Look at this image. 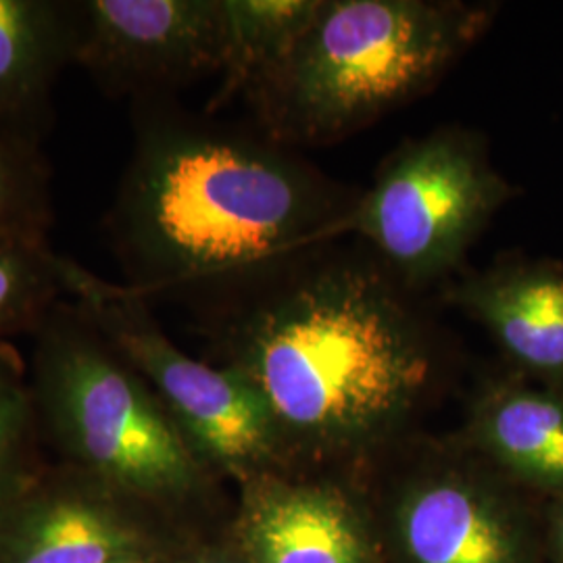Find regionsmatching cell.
Listing matches in <instances>:
<instances>
[{
	"label": "cell",
	"instance_id": "cell-1",
	"mask_svg": "<svg viewBox=\"0 0 563 563\" xmlns=\"http://www.w3.org/2000/svg\"><path fill=\"white\" fill-rule=\"evenodd\" d=\"M328 242L202 307L222 365L269 405L309 470H367L409 439L444 346L416 292L357 249Z\"/></svg>",
	"mask_w": 563,
	"mask_h": 563
},
{
	"label": "cell",
	"instance_id": "cell-2",
	"mask_svg": "<svg viewBox=\"0 0 563 563\" xmlns=\"http://www.w3.org/2000/svg\"><path fill=\"white\" fill-rule=\"evenodd\" d=\"M132 134L104 225L123 284L148 302L202 309L344 239L360 192L257 128L157 97L132 102Z\"/></svg>",
	"mask_w": 563,
	"mask_h": 563
},
{
	"label": "cell",
	"instance_id": "cell-3",
	"mask_svg": "<svg viewBox=\"0 0 563 563\" xmlns=\"http://www.w3.org/2000/svg\"><path fill=\"white\" fill-rule=\"evenodd\" d=\"M495 13L462 0H322L242 99L255 128L288 148L342 141L430 92Z\"/></svg>",
	"mask_w": 563,
	"mask_h": 563
},
{
	"label": "cell",
	"instance_id": "cell-4",
	"mask_svg": "<svg viewBox=\"0 0 563 563\" xmlns=\"http://www.w3.org/2000/svg\"><path fill=\"white\" fill-rule=\"evenodd\" d=\"M34 339L42 407L88 472L157 501L201 490L211 472L153 388L76 302H57Z\"/></svg>",
	"mask_w": 563,
	"mask_h": 563
},
{
	"label": "cell",
	"instance_id": "cell-5",
	"mask_svg": "<svg viewBox=\"0 0 563 563\" xmlns=\"http://www.w3.org/2000/svg\"><path fill=\"white\" fill-rule=\"evenodd\" d=\"M518 188L493 165L488 142L463 125L401 141L378 165L344 223L416 295L463 274L470 249Z\"/></svg>",
	"mask_w": 563,
	"mask_h": 563
},
{
	"label": "cell",
	"instance_id": "cell-6",
	"mask_svg": "<svg viewBox=\"0 0 563 563\" xmlns=\"http://www.w3.org/2000/svg\"><path fill=\"white\" fill-rule=\"evenodd\" d=\"M59 272L65 299L148 383L209 472L244 483L299 467L269 405L241 372L184 353L163 332L151 302L123 282L104 280L67 255H60Z\"/></svg>",
	"mask_w": 563,
	"mask_h": 563
},
{
	"label": "cell",
	"instance_id": "cell-7",
	"mask_svg": "<svg viewBox=\"0 0 563 563\" xmlns=\"http://www.w3.org/2000/svg\"><path fill=\"white\" fill-rule=\"evenodd\" d=\"M369 490L384 563H547L544 504L457 437H409Z\"/></svg>",
	"mask_w": 563,
	"mask_h": 563
},
{
	"label": "cell",
	"instance_id": "cell-8",
	"mask_svg": "<svg viewBox=\"0 0 563 563\" xmlns=\"http://www.w3.org/2000/svg\"><path fill=\"white\" fill-rule=\"evenodd\" d=\"M74 65L134 101L222 74L223 0H69Z\"/></svg>",
	"mask_w": 563,
	"mask_h": 563
},
{
	"label": "cell",
	"instance_id": "cell-9",
	"mask_svg": "<svg viewBox=\"0 0 563 563\" xmlns=\"http://www.w3.org/2000/svg\"><path fill=\"white\" fill-rule=\"evenodd\" d=\"M234 547L246 563H384L360 472L260 474L241 483Z\"/></svg>",
	"mask_w": 563,
	"mask_h": 563
},
{
	"label": "cell",
	"instance_id": "cell-10",
	"mask_svg": "<svg viewBox=\"0 0 563 563\" xmlns=\"http://www.w3.org/2000/svg\"><path fill=\"white\" fill-rule=\"evenodd\" d=\"M443 301L486 330L509 372L563 390V263L505 255L463 269Z\"/></svg>",
	"mask_w": 563,
	"mask_h": 563
},
{
	"label": "cell",
	"instance_id": "cell-11",
	"mask_svg": "<svg viewBox=\"0 0 563 563\" xmlns=\"http://www.w3.org/2000/svg\"><path fill=\"white\" fill-rule=\"evenodd\" d=\"M455 437L541 501L563 497V390L509 369L484 378Z\"/></svg>",
	"mask_w": 563,
	"mask_h": 563
},
{
	"label": "cell",
	"instance_id": "cell-12",
	"mask_svg": "<svg viewBox=\"0 0 563 563\" xmlns=\"http://www.w3.org/2000/svg\"><path fill=\"white\" fill-rule=\"evenodd\" d=\"M74 65L69 0H0V136L41 151L53 92Z\"/></svg>",
	"mask_w": 563,
	"mask_h": 563
},
{
	"label": "cell",
	"instance_id": "cell-13",
	"mask_svg": "<svg viewBox=\"0 0 563 563\" xmlns=\"http://www.w3.org/2000/svg\"><path fill=\"white\" fill-rule=\"evenodd\" d=\"M38 509L23 526L9 563L136 562L144 547L134 528L95 499L59 495Z\"/></svg>",
	"mask_w": 563,
	"mask_h": 563
},
{
	"label": "cell",
	"instance_id": "cell-14",
	"mask_svg": "<svg viewBox=\"0 0 563 563\" xmlns=\"http://www.w3.org/2000/svg\"><path fill=\"white\" fill-rule=\"evenodd\" d=\"M322 0H223L222 86L209 102L216 113L284 59L316 18Z\"/></svg>",
	"mask_w": 563,
	"mask_h": 563
},
{
	"label": "cell",
	"instance_id": "cell-15",
	"mask_svg": "<svg viewBox=\"0 0 563 563\" xmlns=\"http://www.w3.org/2000/svg\"><path fill=\"white\" fill-rule=\"evenodd\" d=\"M59 260L48 236L0 230V342L34 334L65 299Z\"/></svg>",
	"mask_w": 563,
	"mask_h": 563
},
{
	"label": "cell",
	"instance_id": "cell-16",
	"mask_svg": "<svg viewBox=\"0 0 563 563\" xmlns=\"http://www.w3.org/2000/svg\"><path fill=\"white\" fill-rule=\"evenodd\" d=\"M53 192L46 157L0 136V230L48 236Z\"/></svg>",
	"mask_w": 563,
	"mask_h": 563
},
{
	"label": "cell",
	"instance_id": "cell-17",
	"mask_svg": "<svg viewBox=\"0 0 563 563\" xmlns=\"http://www.w3.org/2000/svg\"><path fill=\"white\" fill-rule=\"evenodd\" d=\"M32 422V397L23 384L20 355L9 342H0V486L18 478Z\"/></svg>",
	"mask_w": 563,
	"mask_h": 563
},
{
	"label": "cell",
	"instance_id": "cell-18",
	"mask_svg": "<svg viewBox=\"0 0 563 563\" xmlns=\"http://www.w3.org/2000/svg\"><path fill=\"white\" fill-rule=\"evenodd\" d=\"M544 558L563 563V497L544 501Z\"/></svg>",
	"mask_w": 563,
	"mask_h": 563
},
{
	"label": "cell",
	"instance_id": "cell-19",
	"mask_svg": "<svg viewBox=\"0 0 563 563\" xmlns=\"http://www.w3.org/2000/svg\"><path fill=\"white\" fill-rule=\"evenodd\" d=\"M180 563H246L241 553L236 551V547L232 551H201L195 553Z\"/></svg>",
	"mask_w": 563,
	"mask_h": 563
},
{
	"label": "cell",
	"instance_id": "cell-20",
	"mask_svg": "<svg viewBox=\"0 0 563 563\" xmlns=\"http://www.w3.org/2000/svg\"><path fill=\"white\" fill-rule=\"evenodd\" d=\"M121 563H136V562H121Z\"/></svg>",
	"mask_w": 563,
	"mask_h": 563
}]
</instances>
